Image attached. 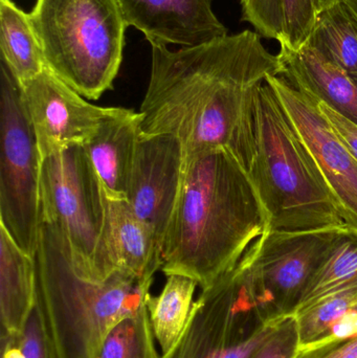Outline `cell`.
Returning a JSON list of instances; mask_svg holds the SVG:
<instances>
[{"label": "cell", "mask_w": 357, "mask_h": 358, "mask_svg": "<svg viewBox=\"0 0 357 358\" xmlns=\"http://www.w3.org/2000/svg\"><path fill=\"white\" fill-rule=\"evenodd\" d=\"M270 75H282L280 59L249 29L177 50L152 45L142 132L173 136L184 159L228 148L247 99Z\"/></svg>", "instance_id": "6da1fadb"}, {"label": "cell", "mask_w": 357, "mask_h": 358, "mask_svg": "<svg viewBox=\"0 0 357 358\" xmlns=\"http://www.w3.org/2000/svg\"><path fill=\"white\" fill-rule=\"evenodd\" d=\"M268 229L259 194L232 151L197 153L184 159L180 197L161 241V271L192 278L205 289Z\"/></svg>", "instance_id": "7a4b0ae2"}, {"label": "cell", "mask_w": 357, "mask_h": 358, "mask_svg": "<svg viewBox=\"0 0 357 358\" xmlns=\"http://www.w3.org/2000/svg\"><path fill=\"white\" fill-rule=\"evenodd\" d=\"M228 148L253 181L270 229L314 231L346 225L314 159L266 80L247 99Z\"/></svg>", "instance_id": "3957f363"}, {"label": "cell", "mask_w": 357, "mask_h": 358, "mask_svg": "<svg viewBox=\"0 0 357 358\" xmlns=\"http://www.w3.org/2000/svg\"><path fill=\"white\" fill-rule=\"evenodd\" d=\"M36 310L52 358H98L111 330L146 303L153 279L117 271L86 277L58 229L41 223L35 255Z\"/></svg>", "instance_id": "277c9868"}, {"label": "cell", "mask_w": 357, "mask_h": 358, "mask_svg": "<svg viewBox=\"0 0 357 358\" xmlns=\"http://www.w3.org/2000/svg\"><path fill=\"white\" fill-rule=\"evenodd\" d=\"M29 14L46 69L86 100L112 90L128 27L117 0H37Z\"/></svg>", "instance_id": "5b68a950"}, {"label": "cell", "mask_w": 357, "mask_h": 358, "mask_svg": "<svg viewBox=\"0 0 357 358\" xmlns=\"http://www.w3.org/2000/svg\"><path fill=\"white\" fill-rule=\"evenodd\" d=\"M282 321L261 315L242 256L201 289L180 340L163 358H253Z\"/></svg>", "instance_id": "8992f818"}, {"label": "cell", "mask_w": 357, "mask_h": 358, "mask_svg": "<svg viewBox=\"0 0 357 358\" xmlns=\"http://www.w3.org/2000/svg\"><path fill=\"white\" fill-rule=\"evenodd\" d=\"M40 218L62 234L80 273L96 279L108 277L99 259L104 191L83 146H71L42 159Z\"/></svg>", "instance_id": "52a82bcc"}, {"label": "cell", "mask_w": 357, "mask_h": 358, "mask_svg": "<svg viewBox=\"0 0 357 358\" xmlns=\"http://www.w3.org/2000/svg\"><path fill=\"white\" fill-rule=\"evenodd\" d=\"M41 155L23 104L21 86L1 62L0 225L35 257L39 243Z\"/></svg>", "instance_id": "ba28073f"}, {"label": "cell", "mask_w": 357, "mask_h": 358, "mask_svg": "<svg viewBox=\"0 0 357 358\" xmlns=\"http://www.w3.org/2000/svg\"><path fill=\"white\" fill-rule=\"evenodd\" d=\"M348 227L268 229L247 248L254 294L266 321L295 315L312 275Z\"/></svg>", "instance_id": "9c48e42d"}, {"label": "cell", "mask_w": 357, "mask_h": 358, "mask_svg": "<svg viewBox=\"0 0 357 358\" xmlns=\"http://www.w3.org/2000/svg\"><path fill=\"white\" fill-rule=\"evenodd\" d=\"M266 82L314 159L346 224L357 231V159L331 129L312 96L283 76H268Z\"/></svg>", "instance_id": "30bf717a"}, {"label": "cell", "mask_w": 357, "mask_h": 358, "mask_svg": "<svg viewBox=\"0 0 357 358\" xmlns=\"http://www.w3.org/2000/svg\"><path fill=\"white\" fill-rule=\"evenodd\" d=\"M20 86L41 159L83 146L111 110L90 104L48 69Z\"/></svg>", "instance_id": "8fae6325"}, {"label": "cell", "mask_w": 357, "mask_h": 358, "mask_svg": "<svg viewBox=\"0 0 357 358\" xmlns=\"http://www.w3.org/2000/svg\"><path fill=\"white\" fill-rule=\"evenodd\" d=\"M184 155L170 134H140L126 200L163 241L182 189Z\"/></svg>", "instance_id": "7c38bea8"}, {"label": "cell", "mask_w": 357, "mask_h": 358, "mask_svg": "<svg viewBox=\"0 0 357 358\" xmlns=\"http://www.w3.org/2000/svg\"><path fill=\"white\" fill-rule=\"evenodd\" d=\"M127 27L152 45L194 48L228 36L213 0H117Z\"/></svg>", "instance_id": "4fadbf2b"}, {"label": "cell", "mask_w": 357, "mask_h": 358, "mask_svg": "<svg viewBox=\"0 0 357 358\" xmlns=\"http://www.w3.org/2000/svg\"><path fill=\"white\" fill-rule=\"evenodd\" d=\"M104 206L99 258L103 273L109 275L122 271L140 279L154 278L163 265L156 234L124 198L112 197L104 191Z\"/></svg>", "instance_id": "5bb4252c"}, {"label": "cell", "mask_w": 357, "mask_h": 358, "mask_svg": "<svg viewBox=\"0 0 357 358\" xmlns=\"http://www.w3.org/2000/svg\"><path fill=\"white\" fill-rule=\"evenodd\" d=\"M142 121L140 111L111 107L96 134L83 145L103 189L112 197L127 196Z\"/></svg>", "instance_id": "9a60e30c"}, {"label": "cell", "mask_w": 357, "mask_h": 358, "mask_svg": "<svg viewBox=\"0 0 357 358\" xmlns=\"http://www.w3.org/2000/svg\"><path fill=\"white\" fill-rule=\"evenodd\" d=\"M282 75L291 85L357 124V84L316 48L281 46Z\"/></svg>", "instance_id": "2e32d148"}, {"label": "cell", "mask_w": 357, "mask_h": 358, "mask_svg": "<svg viewBox=\"0 0 357 358\" xmlns=\"http://www.w3.org/2000/svg\"><path fill=\"white\" fill-rule=\"evenodd\" d=\"M35 306V257L21 250L0 225L1 340H20Z\"/></svg>", "instance_id": "e0dca14e"}, {"label": "cell", "mask_w": 357, "mask_h": 358, "mask_svg": "<svg viewBox=\"0 0 357 358\" xmlns=\"http://www.w3.org/2000/svg\"><path fill=\"white\" fill-rule=\"evenodd\" d=\"M0 50L2 63L19 84L33 79L46 69L29 14L12 0H0Z\"/></svg>", "instance_id": "ac0fdd59"}, {"label": "cell", "mask_w": 357, "mask_h": 358, "mask_svg": "<svg viewBox=\"0 0 357 358\" xmlns=\"http://www.w3.org/2000/svg\"><path fill=\"white\" fill-rule=\"evenodd\" d=\"M167 281L159 296L149 294L146 305L155 340L161 357L171 352L188 323L198 283L184 275H166Z\"/></svg>", "instance_id": "d6986e66"}, {"label": "cell", "mask_w": 357, "mask_h": 358, "mask_svg": "<svg viewBox=\"0 0 357 358\" xmlns=\"http://www.w3.org/2000/svg\"><path fill=\"white\" fill-rule=\"evenodd\" d=\"M308 45L357 84V17L345 1L316 14Z\"/></svg>", "instance_id": "ffe728a7"}, {"label": "cell", "mask_w": 357, "mask_h": 358, "mask_svg": "<svg viewBox=\"0 0 357 358\" xmlns=\"http://www.w3.org/2000/svg\"><path fill=\"white\" fill-rule=\"evenodd\" d=\"M356 282L357 231L348 227L312 275L297 311Z\"/></svg>", "instance_id": "44dd1931"}, {"label": "cell", "mask_w": 357, "mask_h": 358, "mask_svg": "<svg viewBox=\"0 0 357 358\" xmlns=\"http://www.w3.org/2000/svg\"><path fill=\"white\" fill-rule=\"evenodd\" d=\"M357 306V282L331 292L295 313L299 349L320 343L333 325Z\"/></svg>", "instance_id": "7402d4cb"}, {"label": "cell", "mask_w": 357, "mask_h": 358, "mask_svg": "<svg viewBox=\"0 0 357 358\" xmlns=\"http://www.w3.org/2000/svg\"><path fill=\"white\" fill-rule=\"evenodd\" d=\"M156 345L145 303L111 330L98 358H163Z\"/></svg>", "instance_id": "603a6c76"}, {"label": "cell", "mask_w": 357, "mask_h": 358, "mask_svg": "<svg viewBox=\"0 0 357 358\" xmlns=\"http://www.w3.org/2000/svg\"><path fill=\"white\" fill-rule=\"evenodd\" d=\"M243 20L256 33L282 43L284 39V0H240Z\"/></svg>", "instance_id": "cb8c5ba5"}, {"label": "cell", "mask_w": 357, "mask_h": 358, "mask_svg": "<svg viewBox=\"0 0 357 358\" xmlns=\"http://www.w3.org/2000/svg\"><path fill=\"white\" fill-rule=\"evenodd\" d=\"M284 39L281 46L299 50L307 43L316 19L312 0H284Z\"/></svg>", "instance_id": "d4e9b609"}, {"label": "cell", "mask_w": 357, "mask_h": 358, "mask_svg": "<svg viewBox=\"0 0 357 358\" xmlns=\"http://www.w3.org/2000/svg\"><path fill=\"white\" fill-rule=\"evenodd\" d=\"M299 349L297 322L295 315L279 324L274 334L264 343L253 358H293Z\"/></svg>", "instance_id": "484cf974"}, {"label": "cell", "mask_w": 357, "mask_h": 358, "mask_svg": "<svg viewBox=\"0 0 357 358\" xmlns=\"http://www.w3.org/2000/svg\"><path fill=\"white\" fill-rule=\"evenodd\" d=\"M20 346L25 358H52L36 307L25 324L20 338Z\"/></svg>", "instance_id": "4316f807"}, {"label": "cell", "mask_w": 357, "mask_h": 358, "mask_svg": "<svg viewBox=\"0 0 357 358\" xmlns=\"http://www.w3.org/2000/svg\"><path fill=\"white\" fill-rule=\"evenodd\" d=\"M314 100L316 101L319 110L330 125L331 129L357 159V124L344 117L325 103L316 99Z\"/></svg>", "instance_id": "83f0119b"}, {"label": "cell", "mask_w": 357, "mask_h": 358, "mask_svg": "<svg viewBox=\"0 0 357 358\" xmlns=\"http://www.w3.org/2000/svg\"><path fill=\"white\" fill-rule=\"evenodd\" d=\"M293 358H357V334L345 340L298 349Z\"/></svg>", "instance_id": "f1b7e54d"}, {"label": "cell", "mask_w": 357, "mask_h": 358, "mask_svg": "<svg viewBox=\"0 0 357 358\" xmlns=\"http://www.w3.org/2000/svg\"><path fill=\"white\" fill-rule=\"evenodd\" d=\"M2 342V358H25L22 348L20 346V340L6 338Z\"/></svg>", "instance_id": "f546056e"}, {"label": "cell", "mask_w": 357, "mask_h": 358, "mask_svg": "<svg viewBox=\"0 0 357 358\" xmlns=\"http://www.w3.org/2000/svg\"><path fill=\"white\" fill-rule=\"evenodd\" d=\"M312 1H314L316 14H318V13L322 12V10L330 8V6H335L337 2L344 1V0H312Z\"/></svg>", "instance_id": "4dcf8cb0"}, {"label": "cell", "mask_w": 357, "mask_h": 358, "mask_svg": "<svg viewBox=\"0 0 357 358\" xmlns=\"http://www.w3.org/2000/svg\"><path fill=\"white\" fill-rule=\"evenodd\" d=\"M357 17V0H344Z\"/></svg>", "instance_id": "1f68e13d"}, {"label": "cell", "mask_w": 357, "mask_h": 358, "mask_svg": "<svg viewBox=\"0 0 357 358\" xmlns=\"http://www.w3.org/2000/svg\"><path fill=\"white\" fill-rule=\"evenodd\" d=\"M356 309H357V306H356Z\"/></svg>", "instance_id": "d6a6232c"}]
</instances>
